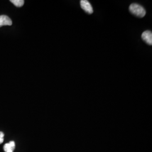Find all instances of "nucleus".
Wrapping results in <instances>:
<instances>
[{
	"label": "nucleus",
	"mask_w": 152,
	"mask_h": 152,
	"mask_svg": "<svg viewBox=\"0 0 152 152\" xmlns=\"http://www.w3.org/2000/svg\"><path fill=\"white\" fill-rule=\"evenodd\" d=\"M4 134L2 132L0 131V144L4 142Z\"/></svg>",
	"instance_id": "nucleus-7"
},
{
	"label": "nucleus",
	"mask_w": 152,
	"mask_h": 152,
	"mask_svg": "<svg viewBox=\"0 0 152 152\" xmlns=\"http://www.w3.org/2000/svg\"><path fill=\"white\" fill-rule=\"evenodd\" d=\"M15 142L13 141H10L9 143H6L4 147V149L5 152H13L15 149Z\"/></svg>",
	"instance_id": "nucleus-5"
},
{
	"label": "nucleus",
	"mask_w": 152,
	"mask_h": 152,
	"mask_svg": "<svg viewBox=\"0 0 152 152\" xmlns=\"http://www.w3.org/2000/svg\"><path fill=\"white\" fill-rule=\"evenodd\" d=\"M12 20L8 16L0 15V27L5 26H11Z\"/></svg>",
	"instance_id": "nucleus-4"
},
{
	"label": "nucleus",
	"mask_w": 152,
	"mask_h": 152,
	"mask_svg": "<svg viewBox=\"0 0 152 152\" xmlns=\"http://www.w3.org/2000/svg\"><path fill=\"white\" fill-rule=\"evenodd\" d=\"M80 5L82 9L89 14L93 13V9L92 6L90 4L88 1L87 0H82L80 2Z\"/></svg>",
	"instance_id": "nucleus-2"
},
{
	"label": "nucleus",
	"mask_w": 152,
	"mask_h": 152,
	"mask_svg": "<svg viewBox=\"0 0 152 152\" xmlns=\"http://www.w3.org/2000/svg\"><path fill=\"white\" fill-rule=\"evenodd\" d=\"M129 10L131 14L134 15L135 16L143 18L146 14V11L145 9L137 4H132L129 7Z\"/></svg>",
	"instance_id": "nucleus-1"
},
{
	"label": "nucleus",
	"mask_w": 152,
	"mask_h": 152,
	"mask_svg": "<svg viewBox=\"0 0 152 152\" xmlns=\"http://www.w3.org/2000/svg\"><path fill=\"white\" fill-rule=\"evenodd\" d=\"M10 2L18 7H22L24 4V1L23 0H11Z\"/></svg>",
	"instance_id": "nucleus-6"
},
{
	"label": "nucleus",
	"mask_w": 152,
	"mask_h": 152,
	"mask_svg": "<svg viewBox=\"0 0 152 152\" xmlns=\"http://www.w3.org/2000/svg\"><path fill=\"white\" fill-rule=\"evenodd\" d=\"M141 38L147 44L152 45V33L150 31H145L142 33Z\"/></svg>",
	"instance_id": "nucleus-3"
}]
</instances>
